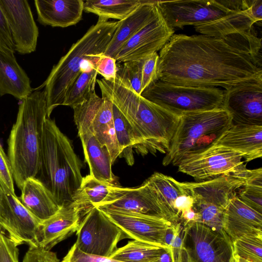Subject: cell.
Segmentation results:
<instances>
[{"label":"cell","instance_id":"obj_14","mask_svg":"<svg viewBox=\"0 0 262 262\" xmlns=\"http://www.w3.org/2000/svg\"><path fill=\"white\" fill-rule=\"evenodd\" d=\"M223 107L233 124L262 126V81L244 83L224 90Z\"/></svg>","mask_w":262,"mask_h":262},{"label":"cell","instance_id":"obj_32","mask_svg":"<svg viewBox=\"0 0 262 262\" xmlns=\"http://www.w3.org/2000/svg\"><path fill=\"white\" fill-rule=\"evenodd\" d=\"M113 118L117 140L120 150L119 157L124 158L129 166L134 164L133 148L137 141L133 129L123 115L113 104Z\"/></svg>","mask_w":262,"mask_h":262},{"label":"cell","instance_id":"obj_41","mask_svg":"<svg viewBox=\"0 0 262 262\" xmlns=\"http://www.w3.org/2000/svg\"><path fill=\"white\" fill-rule=\"evenodd\" d=\"M95 69L98 74H100L106 80L112 81L116 77V60L112 57L102 54L98 60Z\"/></svg>","mask_w":262,"mask_h":262},{"label":"cell","instance_id":"obj_31","mask_svg":"<svg viewBox=\"0 0 262 262\" xmlns=\"http://www.w3.org/2000/svg\"><path fill=\"white\" fill-rule=\"evenodd\" d=\"M167 249L133 239L118 248L110 257L122 262H158Z\"/></svg>","mask_w":262,"mask_h":262},{"label":"cell","instance_id":"obj_17","mask_svg":"<svg viewBox=\"0 0 262 262\" xmlns=\"http://www.w3.org/2000/svg\"><path fill=\"white\" fill-rule=\"evenodd\" d=\"M101 210L122 230L125 238L150 244L168 251L164 239L167 229L173 225L170 222L159 216Z\"/></svg>","mask_w":262,"mask_h":262},{"label":"cell","instance_id":"obj_10","mask_svg":"<svg viewBox=\"0 0 262 262\" xmlns=\"http://www.w3.org/2000/svg\"><path fill=\"white\" fill-rule=\"evenodd\" d=\"M76 235L75 244L80 251L108 257L125 238L122 230L96 206L81 215Z\"/></svg>","mask_w":262,"mask_h":262},{"label":"cell","instance_id":"obj_18","mask_svg":"<svg viewBox=\"0 0 262 262\" xmlns=\"http://www.w3.org/2000/svg\"><path fill=\"white\" fill-rule=\"evenodd\" d=\"M96 207L101 210L163 217L152 190L146 180L138 187L114 185L106 199Z\"/></svg>","mask_w":262,"mask_h":262},{"label":"cell","instance_id":"obj_30","mask_svg":"<svg viewBox=\"0 0 262 262\" xmlns=\"http://www.w3.org/2000/svg\"><path fill=\"white\" fill-rule=\"evenodd\" d=\"M143 2V0H107L84 1L83 11L98 16V20L113 18L122 20Z\"/></svg>","mask_w":262,"mask_h":262},{"label":"cell","instance_id":"obj_19","mask_svg":"<svg viewBox=\"0 0 262 262\" xmlns=\"http://www.w3.org/2000/svg\"><path fill=\"white\" fill-rule=\"evenodd\" d=\"M241 154L245 162L262 157V126L232 124L212 143Z\"/></svg>","mask_w":262,"mask_h":262},{"label":"cell","instance_id":"obj_6","mask_svg":"<svg viewBox=\"0 0 262 262\" xmlns=\"http://www.w3.org/2000/svg\"><path fill=\"white\" fill-rule=\"evenodd\" d=\"M232 124L223 107L182 114L163 165L177 166L183 157L206 148Z\"/></svg>","mask_w":262,"mask_h":262},{"label":"cell","instance_id":"obj_34","mask_svg":"<svg viewBox=\"0 0 262 262\" xmlns=\"http://www.w3.org/2000/svg\"><path fill=\"white\" fill-rule=\"evenodd\" d=\"M236 194L245 204L262 213V168L252 169L246 184Z\"/></svg>","mask_w":262,"mask_h":262},{"label":"cell","instance_id":"obj_3","mask_svg":"<svg viewBox=\"0 0 262 262\" xmlns=\"http://www.w3.org/2000/svg\"><path fill=\"white\" fill-rule=\"evenodd\" d=\"M47 117L45 90H36L21 100L8 139V158L20 189L26 180L36 177L38 172Z\"/></svg>","mask_w":262,"mask_h":262},{"label":"cell","instance_id":"obj_7","mask_svg":"<svg viewBox=\"0 0 262 262\" xmlns=\"http://www.w3.org/2000/svg\"><path fill=\"white\" fill-rule=\"evenodd\" d=\"M224 91L219 88L179 85L157 80L141 96L179 115L223 107Z\"/></svg>","mask_w":262,"mask_h":262},{"label":"cell","instance_id":"obj_29","mask_svg":"<svg viewBox=\"0 0 262 262\" xmlns=\"http://www.w3.org/2000/svg\"><path fill=\"white\" fill-rule=\"evenodd\" d=\"M114 185L99 181L91 174L83 177L82 182L75 193L72 203L81 215L103 201Z\"/></svg>","mask_w":262,"mask_h":262},{"label":"cell","instance_id":"obj_13","mask_svg":"<svg viewBox=\"0 0 262 262\" xmlns=\"http://www.w3.org/2000/svg\"><path fill=\"white\" fill-rule=\"evenodd\" d=\"M0 182V229L6 231L17 246L27 244L29 247H39L41 222L24 206L15 193Z\"/></svg>","mask_w":262,"mask_h":262},{"label":"cell","instance_id":"obj_33","mask_svg":"<svg viewBox=\"0 0 262 262\" xmlns=\"http://www.w3.org/2000/svg\"><path fill=\"white\" fill-rule=\"evenodd\" d=\"M97 75L95 68L81 72L67 90L62 105L73 108L88 99L95 92Z\"/></svg>","mask_w":262,"mask_h":262},{"label":"cell","instance_id":"obj_24","mask_svg":"<svg viewBox=\"0 0 262 262\" xmlns=\"http://www.w3.org/2000/svg\"><path fill=\"white\" fill-rule=\"evenodd\" d=\"M78 134L83 149L90 174L96 180L117 185L113 173L110 152L105 146L100 144L92 132L84 126H77Z\"/></svg>","mask_w":262,"mask_h":262},{"label":"cell","instance_id":"obj_45","mask_svg":"<svg viewBox=\"0 0 262 262\" xmlns=\"http://www.w3.org/2000/svg\"><path fill=\"white\" fill-rule=\"evenodd\" d=\"M231 262H252L246 259L241 257L238 255L233 254L232 255Z\"/></svg>","mask_w":262,"mask_h":262},{"label":"cell","instance_id":"obj_25","mask_svg":"<svg viewBox=\"0 0 262 262\" xmlns=\"http://www.w3.org/2000/svg\"><path fill=\"white\" fill-rule=\"evenodd\" d=\"M32 92L30 79L14 52L0 50V96L9 94L22 100Z\"/></svg>","mask_w":262,"mask_h":262},{"label":"cell","instance_id":"obj_11","mask_svg":"<svg viewBox=\"0 0 262 262\" xmlns=\"http://www.w3.org/2000/svg\"><path fill=\"white\" fill-rule=\"evenodd\" d=\"M245 162L243 155L238 152L210 145L183 157L177 166L179 171L203 181L245 171L247 168Z\"/></svg>","mask_w":262,"mask_h":262},{"label":"cell","instance_id":"obj_16","mask_svg":"<svg viewBox=\"0 0 262 262\" xmlns=\"http://www.w3.org/2000/svg\"><path fill=\"white\" fill-rule=\"evenodd\" d=\"M0 7L8 23L15 51L20 54L34 52L39 32L29 2L0 0Z\"/></svg>","mask_w":262,"mask_h":262},{"label":"cell","instance_id":"obj_5","mask_svg":"<svg viewBox=\"0 0 262 262\" xmlns=\"http://www.w3.org/2000/svg\"><path fill=\"white\" fill-rule=\"evenodd\" d=\"M118 24V21L98 20L53 67L42 86L45 88L48 117L55 107L62 105L66 93L85 60L103 54Z\"/></svg>","mask_w":262,"mask_h":262},{"label":"cell","instance_id":"obj_8","mask_svg":"<svg viewBox=\"0 0 262 262\" xmlns=\"http://www.w3.org/2000/svg\"><path fill=\"white\" fill-rule=\"evenodd\" d=\"M157 5L171 28L194 27L222 18L242 11V1H157Z\"/></svg>","mask_w":262,"mask_h":262},{"label":"cell","instance_id":"obj_26","mask_svg":"<svg viewBox=\"0 0 262 262\" xmlns=\"http://www.w3.org/2000/svg\"><path fill=\"white\" fill-rule=\"evenodd\" d=\"M20 190L21 202L41 222L54 215L60 207L50 191L36 177L26 180Z\"/></svg>","mask_w":262,"mask_h":262},{"label":"cell","instance_id":"obj_42","mask_svg":"<svg viewBox=\"0 0 262 262\" xmlns=\"http://www.w3.org/2000/svg\"><path fill=\"white\" fill-rule=\"evenodd\" d=\"M0 181L12 192H14L12 169L8 157L0 143Z\"/></svg>","mask_w":262,"mask_h":262},{"label":"cell","instance_id":"obj_46","mask_svg":"<svg viewBox=\"0 0 262 262\" xmlns=\"http://www.w3.org/2000/svg\"><path fill=\"white\" fill-rule=\"evenodd\" d=\"M2 194V186H1V182H0V200L1 199Z\"/></svg>","mask_w":262,"mask_h":262},{"label":"cell","instance_id":"obj_4","mask_svg":"<svg viewBox=\"0 0 262 262\" xmlns=\"http://www.w3.org/2000/svg\"><path fill=\"white\" fill-rule=\"evenodd\" d=\"M82 167L71 140L60 130L54 120L47 117L36 178L50 191L59 207L73 202L83 179Z\"/></svg>","mask_w":262,"mask_h":262},{"label":"cell","instance_id":"obj_38","mask_svg":"<svg viewBox=\"0 0 262 262\" xmlns=\"http://www.w3.org/2000/svg\"><path fill=\"white\" fill-rule=\"evenodd\" d=\"M159 55L155 52L144 59L142 67L141 90L142 92L157 80V67Z\"/></svg>","mask_w":262,"mask_h":262},{"label":"cell","instance_id":"obj_23","mask_svg":"<svg viewBox=\"0 0 262 262\" xmlns=\"http://www.w3.org/2000/svg\"><path fill=\"white\" fill-rule=\"evenodd\" d=\"M82 0H35L37 20L43 26L66 28L82 18Z\"/></svg>","mask_w":262,"mask_h":262},{"label":"cell","instance_id":"obj_9","mask_svg":"<svg viewBox=\"0 0 262 262\" xmlns=\"http://www.w3.org/2000/svg\"><path fill=\"white\" fill-rule=\"evenodd\" d=\"M183 226L182 248L178 262H231L232 242L221 233L199 222Z\"/></svg>","mask_w":262,"mask_h":262},{"label":"cell","instance_id":"obj_22","mask_svg":"<svg viewBox=\"0 0 262 262\" xmlns=\"http://www.w3.org/2000/svg\"><path fill=\"white\" fill-rule=\"evenodd\" d=\"M157 1L143 0V2L122 20L118 26L103 53L113 58L138 32L148 24L158 13Z\"/></svg>","mask_w":262,"mask_h":262},{"label":"cell","instance_id":"obj_47","mask_svg":"<svg viewBox=\"0 0 262 262\" xmlns=\"http://www.w3.org/2000/svg\"><path fill=\"white\" fill-rule=\"evenodd\" d=\"M158 262H161V261L159 260V261Z\"/></svg>","mask_w":262,"mask_h":262},{"label":"cell","instance_id":"obj_44","mask_svg":"<svg viewBox=\"0 0 262 262\" xmlns=\"http://www.w3.org/2000/svg\"><path fill=\"white\" fill-rule=\"evenodd\" d=\"M242 10L254 22H261L262 20V0H243Z\"/></svg>","mask_w":262,"mask_h":262},{"label":"cell","instance_id":"obj_1","mask_svg":"<svg viewBox=\"0 0 262 262\" xmlns=\"http://www.w3.org/2000/svg\"><path fill=\"white\" fill-rule=\"evenodd\" d=\"M157 80L227 90L262 81L261 58L227 38L173 34L160 50Z\"/></svg>","mask_w":262,"mask_h":262},{"label":"cell","instance_id":"obj_21","mask_svg":"<svg viewBox=\"0 0 262 262\" xmlns=\"http://www.w3.org/2000/svg\"><path fill=\"white\" fill-rule=\"evenodd\" d=\"M236 193L230 199L222 221L223 229L231 242L245 234L262 233V213L245 204Z\"/></svg>","mask_w":262,"mask_h":262},{"label":"cell","instance_id":"obj_27","mask_svg":"<svg viewBox=\"0 0 262 262\" xmlns=\"http://www.w3.org/2000/svg\"><path fill=\"white\" fill-rule=\"evenodd\" d=\"M146 181L152 190L163 217L173 225L179 223L174 202L183 191L181 182L158 172L154 173Z\"/></svg>","mask_w":262,"mask_h":262},{"label":"cell","instance_id":"obj_40","mask_svg":"<svg viewBox=\"0 0 262 262\" xmlns=\"http://www.w3.org/2000/svg\"><path fill=\"white\" fill-rule=\"evenodd\" d=\"M23 262H60L55 252L41 247H29Z\"/></svg>","mask_w":262,"mask_h":262},{"label":"cell","instance_id":"obj_12","mask_svg":"<svg viewBox=\"0 0 262 262\" xmlns=\"http://www.w3.org/2000/svg\"><path fill=\"white\" fill-rule=\"evenodd\" d=\"M113 104L99 97L95 92L81 103L73 107L76 126L90 129L100 144L105 146L113 164L120 154L113 118Z\"/></svg>","mask_w":262,"mask_h":262},{"label":"cell","instance_id":"obj_15","mask_svg":"<svg viewBox=\"0 0 262 262\" xmlns=\"http://www.w3.org/2000/svg\"><path fill=\"white\" fill-rule=\"evenodd\" d=\"M173 33L174 30L167 25L159 10L156 15L121 49L115 58L116 62L144 59L160 50Z\"/></svg>","mask_w":262,"mask_h":262},{"label":"cell","instance_id":"obj_43","mask_svg":"<svg viewBox=\"0 0 262 262\" xmlns=\"http://www.w3.org/2000/svg\"><path fill=\"white\" fill-rule=\"evenodd\" d=\"M0 50L15 52L8 24L1 7Z\"/></svg>","mask_w":262,"mask_h":262},{"label":"cell","instance_id":"obj_20","mask_svg":"<svg viewBox=\"0 0 262 262\" xmlns=\"http://www.w3.org/2000/svg\"><path fill=\"white\" fill-rule=\"evenodd\" d=\"M80 220V211L72 202L61 206L54 215L41 222L39 247L51 250L77 231Z\"/></svg>","mask_w":262,"mask_h":262},{"label":"cell","instance_id":"obj_37","mask_svg":"<svg viewBox=\"0 0 262 262\" xmlns=\"http://www.w3.org/2000/svg\"><path fill=\"white\" fill-rule=\"evenodd\" d=\"M60 262H122L111 257L87 254L80 251L74 244Z\"/></svg>","mask_w":262,"mask_h":262},{"label":"cell","instance_id":"obj_28","mask_svg":"<svg viewBox=\"0 0 262 262\" xmlns=\"http://www.w3.org/2000/svg\"><path fill=\"white\" fill-rule=\"evenodd\" d=\"M254 24L244 11H239L217 20L194 27L201 34L223 38L232 34L251 32Z\"/></svg>","mask_w":262,"mask_h":262},{"label":"cell","instance_id":"obj_2","mask_svg":"<svg viewBox=\"0 0 262 262\" xmlns=\"http://www.w3.org/2000/svg\"><path fill=\"white\" fill-rule=\"evenodd\" d=\"M102 97L110 100L132 126L137 141V152L166 154L180 116L143 98L128 80L117 72L112 81L97 79Z\"/></svg>","mask_w":262,"mask_h":262},{"label":"cell","instance_id":"obj_35","mask_svg":"<svg viewBox=\"0 0 262 262\" xmlns=\"http://www.w3.org/2000/svg\"><path fill=\"white\" fill-rule=\"evenodd\" d=\"M232 245L233 254L252 262H262V233L244 235Z\"/></svg>","mask_w":262,"mask_h":262},{"label":"cell","instance_id":"obj_36","mask_svg":"<svg viewBox=\"0 0 262 262\" xmlns=\"http://www.w3.org/2000/svg\"><path fill=\"white\" fill-rule=\"evenodd\" d=\"M144 59L129 61L120 64L117 63V72L124 76L129 82L133 89L141 95L142 67Z\"/></svg>","mask_w":262,"mask_h":262},{"label":"cell","instance_id":"obj_39","mask_svg":"<svg viewBox=\"0 0 262 262\" xmlns=\"http://www.w3.org/2000/svg\"><path fill=\"white\" fill-rule=\"evenodd\" d=\"M18 255L17 246L0 230V262H19Z\"/></svg>","mask_w":262,"mask_h":262}]
</instances>
